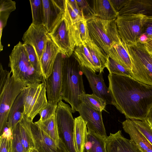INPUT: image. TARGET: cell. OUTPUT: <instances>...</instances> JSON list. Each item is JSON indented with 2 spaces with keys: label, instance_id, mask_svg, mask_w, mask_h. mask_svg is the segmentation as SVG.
I'll return each mask as SVG.
<instances>
[{
  "label": "cell",
  "instance_id": "6da1fadb",
  "mask_svg": "<svg viewBox=\"0 0 152 152\" xmlns=\"http://www.w3.org/2000/svg\"><path fill=\"white\" fill-rule=\"evenodd\" d=\"M108 77L111 104L127 119L145 120L152 105V86L132 77L109 74Z\"/></svg>",
  "mask_w": 152,
  "mask_h": 152
},
{
  "label": "cell",
  "instance_id": "7a4b0ae2",
  "mask_svg": "<svg viewBox=\"0 0 152 152\" xmlns=\"http://www.w3.org/2000/svg\"><path fill=\"white\" fill-rule=\"evenodd\" d=\"M71 57L64 58L61 99L70 105L74 113L78 111L82 97L86 93L81 66L74 57Z\"/></svg>",
  "mask_w": 152,
  "mask_h": 152
},
{
  "label": "cell",
  "instance_id": "3957f363",
  "mask_svg": "<svg viewBox=\"0 0 152 152\" xmlns=\"http://www.w3.org/2000/svg\"><path fill=\"white\" fill-rule=\"evenodd\" d=\"M8 65L12 76L26 86L45 83L43 76L38 73L30 64L25 47L20 42L14 47L10 54Z\"/></svg>",
  "mask_w": 152,
  "mask_h": 152
},
{
  "label": "cell",
  "instance_id": "277c9868",
  "mask_svg": "<svg viewBox=\"0 0 152 152\" xmlns=\"http://www.w3.org/2000/svg\"><path fill=\"white\" fill-rule=\"evenodd\" d=\"M87 20L90 37L107 56L109 50L114 45L122 41L116 19L106 20L93 16Z\"/></svg>",
  "mask_w": 152,
  "mask_h": 152
},
{
  "label": "cell",
  "instance_id": "5b68a950",
  "mask_svg": "<svg viewBox=\"0 0 152 152\" xmlns=\"http://www.w3.org/2000/svg\"><path fill=\"white\" fill-rule=\"evenodd\" d=\"M126 45L132 63L131 76L138 81L152 86V56L143 44L137 43Z\"/></svg>",
  "mask_w": 152,
  "mask_h": 152
},
{
  "label": "cell",
  "instance_id": "8992f818",
  "mask_svg": "<svg viewBox=\"0 0 152 152\" xmlns=\"http://www.w3.org/2000/svg\"><path fill=\"white\" fill-rule=\"evenodd\" d=\"M24 114L30 121L48 103L45 83L26 86L23 91Z\"/></svg>",
  "mask_w": 152,
  "mask_h": 152
},
{
  "label": "cell",
  "instance_id": "52a82bcc",
  "mask_svg": "<svg viewBox=\"0 0 152 152\" xmlns=\"http://www.w3.org/2000/svg\"><path fill=\"white\" fill-rule=\"evenodd\" d=\"M72 113L71 107L61 99L55 113L59 135L70 152H76L73 141L75 121Z\"/></svg>",
  "mask_w": 152,
  "mask_h": 152
},
{
  "label": "cell",
  "instance_id": "ba28073f",
  "mask_svg": "<svg viewBox=\"0 0 152 152\" xmlns=\"http://www.w3.org/2000/svg\"><path fill=\"white\" fill-rule=\"evenodd\" d=\"M10 72L6 83L0 92V132L2 133L7 123L10 109L18 96L26 86L16 80Z\"/></svg>",
  "mask_w": 152,
  "mask_h": 152
},
{
  "label": "cell",
  "instance_id": "9c48e42d",
  "mask_svg": "<svg viewBox=\"0 0 152 152\" xmlns=\"http://www.w3.org/2000/svg\"><path fill=\"white\" fill-rule=\"evenodd\" d=\"M145 16L140 14L118 16L116 23L123 42L126 45L137 43L142 33L143 21Z\"/></svg>",
  "mask_w": 152,
  "mask_h": 152
},
{
  "label": "cell",
  "instance_id": "30bf717a",
  "mask_svg": "<svg viewBox=\"0 0 152 152\" xmlns=\"http://www.w3.org/2000/svg\"><path fill=\"white\" fill-rule=\"evenodd\" d=\"M73 25L64 10L62 17L52 31L49 33L50 38L59 48L61 53L66 57L71 56L75 48L72 36Z\"/></svg>",
  "mask_w": 152,
  "mask_h": 152
},
{
  "label": "cell",
  "instance_id": "8fae6325",
  "mask_svg": "<svg viewBox=\"0 0 152 152\" xmlns=\"http://www.w3.org/2000/svg\"><path fill=\"white\" fill-rule=\"evenodd\" d=\"M64 56L61 53L57 55L52 72L45 80L48 102L57 105L61 99L63 77V67Z\"/></svg>",
  "mask_w": 152,
  "mask_h": 152
},
{
  "label": "cell",
  "instance_id": "7c38bea8",
  "mask_svg": "<svg viewBox=\"0 0 152 152\" xmlns=\"http://www.w3.org/2000/svg\"><path fill=\"white\" fill-rule=\"evenodd\" d=\"M31 127L34 147L39 152H70L61 139L56 142L33 121Z\"/></svg>",
  "mask_w": 152,
  "mask_h": 152
},
{
  "label": "cell",
  "instance_id": "4fadbf2b",
  "mask_svg": "<svg viewBox=\"0 0 152 152\" xmlns=\"http://www.w3.org/2000/svg\"><path fill=\"white\" fill-rule=\"evenodd\" d=\"M50 37L44 25H37L32 23L24 33L22 39L23 44L33 47L40 63L46 42Z\"/></svg>",
  "mask_w": 152,
  "mask_h": 152
},
{
  "label": "cell",
  "instance_id": "5bb4252c",
  "mask_svg": "<svg viewBox=\"0 0 152 152\" xmlns=\"http://www.w3.org/2000/svg\"><path fill=\"white\" fill-rule=\"evenodd\" d=\"M44 26L51 33L62 17L64 11L65 0H42Z\"/></svg>",
  "mask_w": 152,
  "mask_h": 152
},
{
  "label": "cell",
  "instance_id": "9a60e30c",
  "mask_svg": "<svg viewBox=\"0 0 152 152\" xmlns=\"http://www.w3.org/2000/svg\"><path fill=\"white\" fill-rule=\"evenodd\" d=\"M80 116L86 123L88 129L93 131L104 137H107L103 121L102 111L94 110L87 105L82 103L78 109Z\"/></svg>",
  "mask_w": 152,
  "mask_h": 152
},
{
  "label": "cell",
  "instance_id": "2e32d148",
  "mask_svg": "<svg viewBox=\"0 0 152 152\" xmlns=\"http://www.w3.org/2000/svg\"><path fill=\"white\" fill-rule=\"evenodd\" d=\"M81 68L88 81L93 94L104 100L107 104H111V95L108 88L105 83L102 72L97 75L86 67L81 66Z\"/></svg>",
  "mask_w": 152,
  "mask_h": 152
},
{
  "label": "cell",
  "instance_id": "e0dca14e",
  "mask_svg": "<svg viewBox=\"0 0 152 152\" xmlns=\"http://www.w3.org/2000/svg\"><path fill=\"white\" fill-rule=\"evenodd\" d=\"M107 152H141L131 140L123 137L121 130L110 135L105 139Z\"/></svg>",
  "mask_w": 152,
  "mask_h": 152
},
{
  "label": "cell",
  "instance_id": "ac0fdd59",
  "mask_svg": "<svg viewBox=\"0 0 152 152\" xmlns=\"http://www.w3.org/2000/svg\"><path fill=\"white\" fill-rule=\"evenodd\" d=\"M61 53L58 47L50 37L47 41L40 60V65L45 80L51 73L58 54Z\"/></svg>",
  "mask_w": 152,
  "mask_h": 152
},
{
  "label": "cell",
  "instance_id": "d6986e66",
  "mask_svg": "<svg viewBox=\"0 0 152 152\" xmlns=\"http://www.w3.org/2000/svg\"><path fill=\"white\" fill-rule=\"evenodd\" d=\"M124 131L128 134L141 152H152V145L139 131L132 120L126 119L122 123Z\"/></svg>",
  "mask_w": 152,
  "mask_h": 152
},
{
  "label": "cell",
  "instance_id": "ffe728a7",
  "mask_svg": "<svg viewBox=\"0 0 152 152\" xmlns=\"http://www.w3.org/2000/svg\"><path fill=\"white\" fill-rule=\"evenodd\" d=\"M140 14L152 15V0H128L124 7L118 12V15Z\"/></svg>",
  "mask_w": 152,
  "mask_h": 152
},
{
  "label": "cell",
  "instance_id": "44dd1931",
  "mask_svg": "<svg viewBox=\"0 0 152 152\" xmlns=\"http://www.w3.org/2000/svg\"><path fill=\"white\" fill-rule=\"evenodd\" d=\"M107 56L123 66L130 73L132 63L126 45L122 42L114 45L108 51Z\"/></svg>",
  "mask_w": 152,
  "mask_h": 152
},
{
  "label": "cell",
  "instance_id": "7402d4cb",
  "mask_svg": "<svg viewBox=\"0 0 152 152\" xmlns=\"http://www.w3.org/2000/svg\"><path fill=\"white\" fill-rule=\"evenodd\" d=\"M91 1L94 16L106 20L116 19L118 16V13L114 9L110 0H94Z\"/></svg>",
  "mask_w": 152,
  "mask_h": 152
},
{
  "label": "cell",
  "instance_id": "603a6c76",
  "mask_svg": "<svg viewBox=\"0 0 152 152\" xmlns=\"http://www.w3.org/2000/svg\"><path fill=\"white\" fill-rule=\"evenodd\" d=\"M73 141L76 152H84L88 130L87 124L80 116L74 119Z\"/></svg>",
  "mask_w": 152,
  "mask_h": 152
},
{
  "label": "cell",
  "instance_id": "cb8c5ba5",
  "mask_svg": "<svg viewBox=\"0 0 152 152\" xmlns=\"http://www.w3.org/2000/svg\"><path fill=\"white\" fill-rule=\"evenodd\" d=\"M85 43L89 51L97 72H103L104 69L107 66L108 56L91 38L90 36Z\"/></svg>",
  "mask_w": 152,
  "mask_h": 152
},
{
  "label": "cell",
  "instance_id": "d4e9b609",
  "mask_svg": "<svg viewBox=\"0 0 152 152\" xmlns=\"http://www.w3.org/2000/svg\"><path fill=\"white\" fill-rule=\"evenodd\" d=\"M24 112L23 93L22 91L18 96L10 109L7 126L13 130L22 120Z\"/></svg>",
  "mask_w": 152,
  "mask_h": 152
},
{
  "label": "cell",
  "instance_id": "484cf974",
  "mask_svg": "<svg viewBox=\"0 0 152 152\" xmlns=\"http://www.w3.org/2000/svg\"><path fill=\"white\" fill-rule=\"evenodd\" d=\"M106 137L88 129L84 152H107L106 147Z\"/></svg>",
  "mask_w": 152,
  "mask_h": 152
},
{
  "label": "cell",
  "instance_id": "4316f807",
  "mask_svg": "<svg viewBox=\"0 0 152 152\" xmlns=\"http://www.w3.org/2000/svg\"><path fill=\"white\" fill-rule=\"evenodd\" d=\"M87 21V19L83 16L81 20L72 25V36L75 47L85 43L89 37Z\"/></svg>",
  "mask_w": 152,
  "mask_h": 152
},
{
  "label": "cell",
  "instance_id": "83f0119b",
  "mask_svg": "<svg viewBox=\"0 0 152 152\" xmlns=\"http://www.w3.org/2000/svg\"><path fill=\"white\" fill-rule=\"evenodd\" d=\"M31 121H32L29 120L24 114L19 123L20 138L26 152H28L31 149L35 148L31 130Z\"/></svg>",
  "mask_w": 152,
  "mask_h": 152
},
{
  "label": "cell",
  "instance_id": "f1b7e54d",
  "mask_svg": "<svg viewBox=\"0 0 152 152\" xmlns=\"http://www.w3.org/2000/svg\"><path fill=\"white\" fill-rule=\"evenodd\" d=\"M73 54L74 58L81 66L86 67L95 73L97 72L89 51L85 43L76 46Z\"/></svg>",
  "mask_w": 152,
  "mask_h": 152
},
{
  "label": "cell",
  "instance_id": "f546056e",
  "mask_svg": "<svg viewBox=\"0 0 152 152\" xmlns=\"http://www.w3.org/2000/svg\"><path fill=\"white\" fill-rule=\"evenodd\" d=\"M35 123L48 136L56 142H59L61 138L59 135L55 114L43 122L37 121Z\"/></svg>",
  "mask_w": 152,
  "mask_h": 152
},
{
  "label": "cell",
  "instance_id": "4dcf8cb0",
  "mask_svg": "<svg viewBox=\"0 0 152 152\" xmlns=\"http://www.w3.org/2000/svg\"><path fill=\"white\" fill-rule=\"evenodd\" d=\"M32 12V23L44 25V15L42 0H29Z\"/></svg>",
  "mask_w": 152,
  "mask_h": 152
},
{
  "label": "cell",
  "instance_id": "1f68e13d",
  "mask_svg": "<svg viewBox=\"0 0 152 152\" xmlns=\"http://www.w3.org/2000/svg\"><path fill=\"white\" fill-rule=\"evenodd\" d=\"M82 103L87 105L91 108L99 111L105 110L107 104L106 101L95 94H85L81 98Z\"/></svg>",
  "mask_w": 152,
  "mask_h": 152
},
{
  "label": "cell",
  "instance_id": "d6a6232c",
  "mask_svg": "<svg viewBox=\"0 0 152 152\" xmlns=\"http://www.w3.org/2000/svg\"><path fill=\"white\" fill-rule=\"evenodd\" d=\"M64 10L73 24L82 19V14L76 0H65Z\"/></svg>",
  "mask_w": 152,
  "mask_h": 152
},
{
  "label": "cell",
  "instance_id": "836d02e7",
  "mask_svg": "<svg viewBox=\"0 0 152 152\" xmlns=\"http://www.w3.org/2000/svg\"><path fill=\"white\" fill-rule=\"evenodd\" d=\"M23 44L31 65L38 73L43 76L40 64L34 48L32 46L28 44Z\"/></svg>",
  "mask_w": 152,
  "mask_h": 152
},
{
  "label": "cell",
  "instance_id": "e575fe53",
  "mask_svg": "<svg viewBox=\"0 0 152 152\" xmlns=\"http://www.w3.org/2000/svg\"><path fill=\"white\" fill-rule=\"evenodd\" d=\"M106 68L108 70L109 74L131 77L128 71L108 56Z\"/></svg>",
  "mask_w": 152,
  "mask_h": 152
},
{
  "label": "cell",
  "instance_id": "d590c367",
  "mask_svg": "<svg viewBox=\"0 0 152 152\" xmlns=\"http://www.w3.org/2000/svg\"><path fill=\"white\" fill-rule=\"evenodd\" d=\"M136 127L152 145V128L146 120H132Z\"/></svg>",
  "mask_w": 152,
  "mask_h": 152
},
{
  "label": "cell",
  "instance_id": "8d00e7d4",
  "mask_svg": "<svg viewBox=\"0 0 152 152\" xmlns=\"http://www.w3.org/2000/svg\"><path fill=\"white\" fill-rule=\"evenodd\" d=\"M9 152H26L20 138L19 124L13 130V138Z\"/></svg>",
  "mask_w": 152,
  "mask_h": 152
},
{
  "label": "cell",
  "instance_id": "74e56055",
  "mask_svg": "<svg viewBox=\"0 0 152 152\" xmlns=\"http://www.w3.org/2000/svg\"><path fill=\"white\" fill-rule=\"evenodd\" d=\"M57 105H53L48 103L39 112V114L40 118L39 122H43L50 118L54 114L57 108Z\"/></svg>",
  "mask_w": 152,
  "mask_h": 152
},
{
  "label": "cell",
  "instance_id": "f35d334b",
  "mask_svg": "<svg viewBox=\"0 0 152 152\" xmlns=\"http://www.w3.org/2000/svg\"><path fill=\"white\" fill-rule=\"evenodd\" d=\"M82 14L87 19L94 16L91 6L88 1L84 0H76Z\"/></svg>",
  "mask_w": 152,
  "mask_h": 152
},
{
  "label": "cell",
  "instance_id": "ab89813d",
  "mask_svg": "<svg viewBox=\"0 0 152 152\" xmlns=\"http://www.w3.org/2000/svg\"><path fill=\"white\" fill-rule=\"evenodd\" d=\"M145 34L150 40L152 39V15H145L143 19L142 33Z\"/></svg>",
  "mask_w": 152,
  "mask_h": 152
},
{
  "label": "cell",
  "instance_id": "60d3db41",
  "mask_svg": "<svg viewBox=\"0 0 152 152\" xmlns=\"http://www.w3.org/2000/svg\"><path fill=\"white\" fill-rule=\"evenodd\" d=\"M10 72L3 69L1 64H0V92L4 88Z\"/></svg>",
  "mask_w": 152,
  "mask_h": 152
},
{
  "label": "cell",
  "instance_id": "b9f144b4",
  "mask_svg": "<svg viewBox=\"0 0 152 152\" xmlns=\"http://www.w3.org/2000/svg\"><path fill=\"white\" fill-rule=\"evenodd\" d=\"M0 152H9L12 140L1 137Z\"/></svg>",
  "mask_w": 152,
  "mask_h": 152
},
{
  "label": "cell",
  "instance_id": "7bdbcfd3",
  "mask_svg": "<svg viewBox=\"0 0 152 152\" xmlns=\"http://www.w3.org/2000/svg\"><path fill=\"white\" fill-rule=\"evenodd\" d=\"M128 0H110V1L115 10L118 13L124 7Z\"/></svg>",
  "mask_w": 152,
  "mask_h": 152
},
{
  "label": "cell",
  "instance_id": "ee69618b",
  "mask_svg": "<svg viewBox=\"0 0 152 152\" xmlns=\"http://www.w3.org/2000/svg\"><path fill=\"white\" fill-rule=\"evenodd\" d=\"M13 130L7 126L4 128L0 137L12 140L13 138Z\"/></svg>",
  "mask_w": 152,
  "mask_h": 152
},
{
  "label": "cell",
  "instance_id": "f6af8a7d",
  "mask_svg": "<svg viewBox=\"0 0 152 152\" xmlns=\"http://www.w3.org/2000/svg\"><path fill=\"white\" fill-rule=\"evenodd\" d=\"M149 40H150L147 35L145 34L142 33L138 38L137 43L144 44Z\"/></svg>",
  "mask_w": 152,
  "mask_h": 152
},
{
  "label": "cell",
  "instance_id": "bcb514c9",
  "mask_svg": "<svg viewBox=\"0 0 152 152\" xmlns=\"http://www.w3.org/2000/svg\"><path fill=\"white\" fill-rule=\"evenodd\" d=\"M145 120L152 128V105L147 113Z\"/></svg>",
  "mask_w": 152,
  "mask_h": 152
},
{
  "label": "cell",
  "instance_id": "7dc6e473",
  "mask_svg": "<svg viewBox=\"0 0 152 152\" xmlns=\"http://www.w3.org/2000/svg\"><path fill=\"white\" fill-rule=\"evenodd\" d=\"M143 45L146 50L152 56V39Z\"/></svg>",
  "mask_w": 152,
  "mask_h": 152
},
{
  "label": "cell",
  "instance_id": "c3c4849f",
  "mask_svg": "<svg viewBox=\"0 0 152 152\" xmlns=\"http://www.w3.org/2000/svg\"><path fill=\"white\" fill-rule=\"evenodd\" d=\"M28 152H39L35 148L31 149Z\"/></svg>",
  "mask_w": 152,
  "mask_h": 152
},
{
  "label": "cell",
  "instance_id": "681fc988",
  "mask_svg": "<svg viewBox=\"0 0 152 152\" xmlns=\"http://www.w3.org/2000/svg\"><path fill=\"white\" fill-rule=\"evenodd\" d=\"M152 56V55H151Z\"/></svg>",
  "mask_w": 152,
  "mask_h": 152
}]
</instances>
